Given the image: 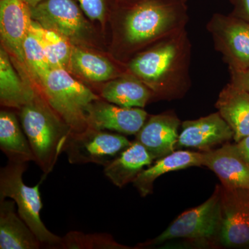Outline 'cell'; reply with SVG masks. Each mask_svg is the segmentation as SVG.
<instances>
[{
    "mask_svg": "<svg viewBox=\"0 0 249 249\" xmlns=\"http://www.w3.org/2000/svg\"><path fill=\"white\" fill-rule=\"evenodd\" d=\"M191 57L192 45L186 28L137 52L127 63V72L146 85L152 99H180L191 87Z\"/></svg>",
    "mask_w": 249,
    "mask_h": 249,
    "instance_id": "6da1fadb",
    "label": "cell"
},
{
    "mask_svg": "<svg viewBox=\"0 0 249 249\" xmlns=\"http://www.w3.org/2000/svg\"><path fill=\"white\" fill-rule=\"evenodd\" d=\"M183 0H134L121 20L122 48L132 53L186 29L188 17Z\"/></svg>",
    "mask_w": 249,
    "mask_h": 249,
    "instance_id": "7a4b0ae2",
    "label": "cell"
},
{
    "mask_svg": "<svg viewBox=\"0 0 249 249\" xmlns=\"http://www.w3.org/2000/svg\"><path fill=\"white\" fill-rule=\"evenodd\" d=\"M19 111L21 125L30 143L35 163L45 178L64 152L71 129L38 94Z\"/></svg>",
    "mask_w": 249,
    "mask_h": 249,
    "instance_id": "3957f363",
    "label": "cell"
},
{
    "mask_svg": "<svg viewBox=\"0 0 249 249\" xmlns=\"http://www.w3.org/2000/svg\"><path fill=\"white\" fill-rule=\"evenodd\" d=\"M39 83L43 98L72 132L88 128V109L100 99L96 93L75 79L65 69H52Z\"/></svg>",
    "mask_w": 249,
    "mask_h": 249,
    "instance_id": "277c9868",
    "label": "cell"
},
{
    "mask_svg": "<svg viewBox=\"0 0 249 249\" xmlns=\"http://www.w3.org/2000/svg\"><path fill=\"white\" fill-rule=\"evenodd\" d=\"M222 194V185H217L208 200L180 214L160 235L139 245L141 248L155 247L177 239L196 241L202 247L219 246Z\"/></svg>",
    "mask_w": 249,
    "mask_h": 249,
    "instance_id": "5b68a950",
    "label": "cell"
},
{
    "mask_svg": "<svg viewBox=\"0 0 249 249\" xmlns=\"http://www.w3.org/2000/svg\"><path fill=\"white\" fill-rule=\"evenodd\" d=\"M27 163L8 162L0 170V200L11 198L16 203L18 213L35 233L42 245L51 249H60L62 237L45 227L40 217L42 209L40 183L28 186L23 181V174Z\"/></svg>",
    "mask_w": 249,
    "mask_h": 249,
    "instance_id": "8992f818",
    "label": "cell"
},
{
    "mask_svg": "<svg viewBox=\"0 0 249 249\" xmlns=\"http://www.w3.org/2000/svg\"><path fill=\"white\" fill-rule=\"evenodd\" d=\"M131 143L121 134L88 127L82 132H71L64 152L71 164L96 163L105 166Z\"/></svg>",
    "mask_w": 249,
    "mask_h": 249,
    "instance_id": "52a82bcc",
    "label": "cell"
},
{
    "mask_svg": "<svg viewBox=\"0 0 249 249\" xmlns=\"http://www.w3.org/2000/svg\"><path fill=\"white\" fill-rule=\"evenodd\" d=\"M214 47L222 53L229 70L249 67V22L232 15L215 14L207 24Z\"/></svg>",
    "mask_w": 249,
    "mask_h": 249,
    "instance_id": "ba28073f",
    "label": "cell"
},
{
    "mask_svg": "<svg viewBox=\"0 0 249 249\" xmlns=\"http://www.w3.org/2000/svg\"><path fill=\"white\" fill-rule=\"evenodd\" d=\"M222 187L218 245L224 248L249 249V190Z\"/></svg>",
    "mask_w": 249,
    "mask_h": 249,
    "instance_id": "9c48e42d",
    "label": "cell"
},
{
    "mask_svg": "<svg viewBox=\"0 0 249 249\" xmlns=\"http://www.w3.org/2000/svg\"><path fill=\"white\" fill-rule=\"evenodd\" d=\"M30 10L33 20L70 42H80L89 31L88 22L73 0H45Z\"/></svg>",
    "mask_w": 249,
    "mask_h": 249,
    "instance_id": "30bf717a",
    "label": "cell"
},
{
    "mask_svg": "<svg viewBox=\"0 0 249 249\" xmlns=\"http://www.w3.org/2000/svg\"><path fill=\"white\" fill-rule=\"evenodd\" d=\"M147 116L148 114L142 108L121 107L99 99L88 109L87 123L90 128L136 135L145 124Z\"/></svg>",
    "mask_w": 249,
    "mask_h": 249,
    "instance_id": "8fae6325",
    "label": "cell"
},
{
    "mask_svg": "<svg viewBox=\"0 0 249 249\" xmlns=\"http://www.w3.org/2000/svg\"><path fill=\"white\" fill-rule=\"evenodd\" d=\"M233 136L232 129L217 111L196 120L181 123L176 150L186 147L209 151L229 142Z\"/></svg>",
    "mask_w": 249,
    "mask_h": 249,
    "instance_id": "7c38bea8",
    "label": "cell"
},
{
    "mask_svg": "<svg viewBox=\"0 0 249 249\" xmlns=\"http://www.w3.org/2000/svg\"><path fill=\"white\" fill-rule=\"evenodd\" d=\"M202 154V165L217 175L223 187L249 190V163L236 142H225L219 148Z\"/></svg>",
    "mask_w": 249,
    "mask_h": 249,
    "instance_id": "4fadbf2b",
    "label": "cell"
},
{
    "mask_svg": "<svg viewBox=\"0 0 249 249\" xmlns=\"http://www.w3.org/2000/svg\"><path fill=\"white\" fill-rule=\"evenodd\" d=\"M32 21L30 8L22 0L0 1V34L3 47L22 64H25L23 43Z\"/></svg>",
    "mask_w": 249,
    "mask_h": 249,
    "instance_id": "5bb4252c",
    "label": "cell"
},
{
    "mask_svg": "<svg viewBox=\"0 0 249 249\" xmlns=\"http://www.w3.org/2000/svg\"><path fill=\"white\" fill-rule=\"evenodd\" d=\"M180 124L173 111L151 116L136 134V141L145 147L152 160H160L176 150Z\"/></svg>",
    "mask_w": 249,
    "mask_h": 249,
    "instance_id": "9a60e30c",
    "label": "cell"
},
{
    "mask_svg": "<svg viewBox=\"0 0 249 249\" xmlns=\"http://www.w3.org/2000/svg\"><path fill=\"white\" fill-rule=\"evenodd\" d=\"M215 107L238 142L249 136V92L229 83L219 93Z\"/></svg>",
    "mask_w": 249,
    "mask_h": 249,
    "instance_id": "2e32d148",
    "label": "cell"
},
{
    "mask_svg": "<svg viewBox=\"0 0 249 249\" xmlns=\"http://www.w3.org/2000/svg\"><path fill=\"white\" fill-rule=\"evenodd\" d=\"M14 201L0 200V249H39L42 245L16 212Z\"/></svg>",
    "mask_w": 249,
    "mask_h": 249,
    "instance_id": "e0dca14e",
    "label": "cell"
},
{
    "mask_svg": "<svg viewBox=\"0 0 249 249\" xmlns=\"http://www.w3.org/2000/svg\"><path fill=\"white\" fill-rule=\"evenodd\" d=\"M153 160L145 147L135 141L105 165L103 173L113 184L123 188L133 182L144 168L151 165Z\"/></svg>",
    "mask_w": 249,
    "mask_h": 249,
    "instance_id": "ac0fdd59",
    "label": "cell"
},
{
    "mask_svg": "<svg viewBox=\"0 0 249 249\" xmlns=\"http://www.w3.org/2000/svg\"><path fill=\"white\" fill-rule=\"evenodd\" d=\"M202 162V152L178 150L156 160L153 165L142 170L132 183L140 196L145 197L152 193L156 179L163 174L186 169L190 167L201 166Z\"/></svg>",
    "mask_w": 249,
    "mask_h": 249,
    "instance_id": "d6986e66",
    "label": "cell"
},
{
    "mask_svg": "<svg viewBox=\"0 0 249 249\" xmlns=\"http://www.w3.org/2000/svg\"><path fill=\"white\" fill-rule=\"evenodd\" d=\"M101 96L107 102L124 107L143 108L152 100L150 89L129 72L109 80L102 88Z\"/></svg>",
    "mask_w": 249,
    "mask_h": 249,
    "instance_id": "ffe728a7",
    "label": "cell"
},
{
    "mask_svg": "<svg viewBox=\"0 0 249 249\" xmlns=\"http://www.w3.org/2000/svg\"><path fill=\"white\" fill-rule=\"evenodd\" d=\"M34 88L15 70L7 51L0 49V101L1 106L19 109L37 96Z\"/></svg>",
    "mask_w": 249,
    "mask_h": 249,
    "instance_id": "44dd1931",
    "label": "cell"
},
{
    "mask_svg": "<svg viewBox=\"0 0 249 249\" xmlns=\"http://www.w3.org/2000/svg\"><path fill=\"white\" fill-rule=\"evenodd\" d=\"M17 116L7 110L0 112V149L14 163L35 162L30 143Z\"/></svg>",
    "mask_w": 249,
    "mask_h": 249,
    "instance_id": "7402d4cb",
    "label": "cell"
},
{
    "mask_svg": "<svg viewBox=\"0 0 249 249\" xmlns=\"http://www.w3.org/2000/svg\"><path fill=\"white\" fill-rule=\"evenodd\" d=\"M70 69L93 83H102L119 76L117 69L112 62L75 45L72 47Z\"/></svg>",
    "mask_w": 249,
    "mask_h": 249,
    "instance_id": "603a6c76",
    "label": "cell"
},
{
    "mask_svg": "<svg viewBox=\"0 0 249 249\" xmlns=\"http://www.w3.org/2000/svg\"><path fill=\"white\" fill-rule=\"evenodd\" d=\"M40 36L51 69H70L72 42L55 31L49 30L32 21Z\"/></svg>",
    "mask_w": 249,
    "mask_h": 249,
    "instance_id": "cb8c5ba5",
    "label": "cell"
},
{
    "mask_svg": "<svg viewBox=\"0 0 249 249\" xmlns=\"http://www.w3.org/2000/svg\"><path fill=\"white\" fill-rule=\"evenodd\" d=\"M23 53L25 65L38 81L52 70L40 36L32 22L23 43Z\"/></svg>",
    "mask_w": 249,
    "mask_h": 249,
    "instance_id": "d4e9b609",
    "label": "cell"
},
{
    "mask_svg": "<svg viewBox=\"0 0 249 249\" xmlns=\"http://www.w3.org/2000/svg\"><path fill=\"white\" fill-rule=\"evenodd\" d=\"M60 249H127L118 243L112 236L106 233L84 234L71 231L62 237Z\"/></svg>",
    "mask_w": 249,
    "mask_h": 249,
    "instance_id": "484cf974",
    "label": "cell"
},
{
    "mask_svg": "<svg viewBox=\"0 0 249 249\" xmlns=\"http://www.w3.org/2000/svg\"><path fill=\"white\" fill-rule=\"evenodd\" d=\"M82 11L91 20L103 22L106 17L105 0H78Z\"/></svg>",
    "mask_w": 249,
    "mask_h": 249,
    "instance_id": "4316f807",
    "label": "cell"
},
{
    "mask_svg": "<svg viewBox=\"0 0 249 249\" xmlns=\"http://www.w3.org/2000/svg\"><path fill=\"white\" fill-rule=\"evenodd\" d=\"M231 83L249 92V67L243 70H229Z\"/></svg>",
    "mask_w": 249,
    "mask_h": 249,
    "instance_id": "83f0119b",
    "label": "cell"
},
{
    "mask_svg": "<svg viewBox=\"0 0 249 249\" xmlns=\"http://www.w3.org/2000/svg\"><path fill=\"white\" fill-rule=\"evenodd\" d=\"M233 6L231 15L249 22V0H229Z\"/></svg>",
    "mask_w": 249,
    "mask_h": 249,
    "instance_id": "f1b7e54d",
    "label": "cell"
},
{
    "mask_svg": "<svg viewBox=\"0 0 249 249\" xmlns=\"http://www.w3.org/2000/svg\"><path fill=\"white\" fill-rule=\"evenodd\" d=\"M239 150L243 156L244 158L249 163V136L245 137L238 142H236Z\"/></svg>",
    "mask_w": 249,
    "mask_h": 249,
    "instance_id": "f546056e",
    "label": "cell"
},
{
    "mask_svg": "<svg viewBox=\"0 0 249 249\" xmlns=\"http://www.w3.org/2000/svg\"><path fill=\"white\" fill-rule=\"evenodd\" d=\"M24 2L29 6V8L35 7L37 4L45 1V0H22Z\"/></svg>",
    "mask_w": 249,
    "mask_h": 249,
    "instance_id": "4dcf8cb0",
    "label": "cell"
},
{
    "mask_svg": "<svg viewBox=\"0 0 249 249\" xmlns=\"http://www.w3.org/2000/svg\"><path fill=\"white\" fill-rule=\"evenodd\" d=\"M183 1H187L188 0H183Z\"/></svg>",
    "mask_w": 249,
    "mask_h": 249,
    "instance_id": "1f68e13d",
    "label": "cell"
}]
</instances>
